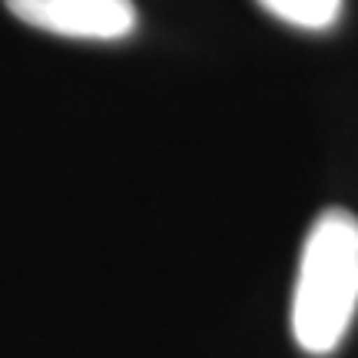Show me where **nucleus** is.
<instances>
[{"instance_id":"7ed1b4c3","label":"nucleus","mask_w":358,"mask_h":358,"mask_svg":"<svg viewBox=\"0 0 358 358\" xmlns=\"http://www.w3.org/2000/svg\"><path fill=\"white\" fill-rule=\"evenodd\" d=\"M266 13L299 30H329L342 20L345 0H256Z\"/></svg>"},{"instance_id":"f03ea898","label":"nucleus","mask_w":358,"mask_h":358,"mask_svg":"<svg viewBox=\"0 0 358 358\" xmlns=\"http://www.w3.org/2000/svg\"><path fill=\"white\" fill-rule=\"evenodd\" d=\"M27 27L70 40H123L136 30L133 0H3Z\"/></svg>"},{"instance_id":"f257e3e1","label":"nucleus","mask_w":358,"mask_h":358,"mask_svg":"<svg viewBox=\"0 0 358 358\" xmlns=\"http://www.w3.org/2000/svg\"><path fill=\"white\" fill-rule=\"evenodd\" d=\"M358 315V216L325 209L308 226L292 285L289 329L312 358L342 348Z\"/></svg>"}]
</instances>
